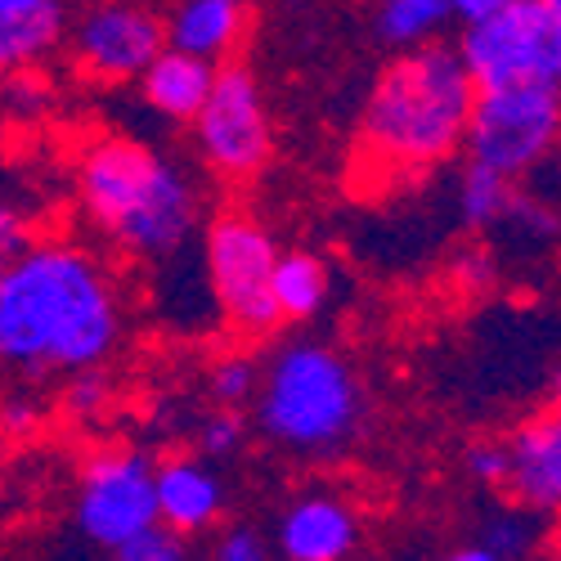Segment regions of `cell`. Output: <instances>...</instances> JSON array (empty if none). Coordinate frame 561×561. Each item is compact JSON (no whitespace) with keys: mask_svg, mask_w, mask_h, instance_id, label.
<instances>
[{"mask_svg":"<svg viewBox=\"0 0 561 561\" xmlns=\"http://www.w3.org/2000/svg\"><path fill=\"white\" fill-rule=\"evenodd\" d=\"M113 561H194V557H190V539L153 522L149 530H139L135 539L113 548Z\"/></svg>","mask_w":561,"mask_h":561,"instance_id":"obj_26","label":"cell"},{"mask_svg":"<svg viewBox=\"0 0 561 561\" xmlns=\"http://www.w3.org/2000/svg\"><path fill=\"white\" fill-rule=\"evenodd\" d=\"M243 445H248V417H243V409L216 404L198 423V454L207 462H225L233 454H243Z\"/></svg>","mask_w":561,"mask_h":561,"instance_id":"obj_24","label":"cell"},{"mask_svg":"<svg viewBox=\"0 0 561 561\" xmlns=\"http://www.w3.org/2000/svg\"><path fill=\"white\" fill-rule=\"evenodd\" d=\"M507 445V499L530 507L535 517H552L561 507V413L543 409L512 427Z\"/></svg>","mask_w":561,"mask_h":561,"instance_id":"obj_11","label":"cell"},{"mask_svg":"<svg viewBox=\"0 0 561 561\" xmlns=\"http://www.w3.org/2000/svg\"><path fill=\"white\" fill-rule=\"evenodd\" d=\"M477 85L454 45L427 41L396 55L359 117L364 162L382 175H423L462 149Z\"/></svg>","mask_w":561,"mask_h":561,"instance_id":"obj_2","label":"cell"},{"mask_svg":"<svg viewBox=\"0 0 561 561\" xmlns=\"http://www.w3.org/2000/svg\"><path fill=\"white\" fill-rule=\"evenodd\" d=\"M278 243L274 233L252 211H220L207 225L203 261H207V284L220 306V314L239 329L243 337H270L278 323V306L270 297V274H274Z\"/></svg>","mask_w":561,"mask_h":561,"instance_id":"obj_7","label":"cell"},{"mask_svg":"<svg viewBox=\"0 0 561 561\" xmlns=\"http://www.w3.org/2000/svg\"><path fill=\"white\" fill-rule=\"evenodd\" d=\"M499 274H503V261H499L494 248L472 243V248H458V252L449 256V284H454L462 297L490 293V288L499 284Z\"/></svg>","mask_w":561,"mask_h":561,"instance_id":"obj_25","label":"cell"},{"mask_svg":"<svg viewBox=\"0 0 561 561\" xmlns=\"http://www.w3.org/2000/svg\"><path fill=\"white\" fill-rule=\"evenodd\" d=\"M490 229L503 233V243L526 248L530 256H539V252H548L552 239H557V211H552V203H539V198L526 194V190H512L503 216H499Z\"/></svg>","mask_w":561,"mask_h":561,"instance_id":"obj_20","label":"cell"},{"mask_svg":"<svg viewBox=\"0 0 561 561\" xmlns=\"http://www.w3.org/2000/svg\"><path fill=\"white\" fill-rule=\"evenodd\" d=\"M167 45L158 10L135 0H100L72 27V59L95 81H135Z\"/></svg>","mask_w":561,"mask_h":561,"instance_id":"obj_10","label":"cell"},{"mask_svg":"<svg viewBox=\"0 0 561 561\" xmlns=\"http://www.w3.org/2000/svg\"><path fill=\"white\" fill-rule=\"evenodd\" d=\"M72 522L85 543L104 552L122 548L158 522L153 507V458L130 445H104L81 458Z\"/></svg>","mask_w":561,"mask_h":561,"instance_id":"obj_8","label":"cell"},{"mask_svg":"<svg viewBox=\"0 0 561 561\" xmlns=\"http://www.w3.org/2000/svg\"><path fill=\"white\" fill-rule=\"evenodd\" d=\"M77 198L90 225L130 261L184 252L203 211L190 171L130 135H104L81 149Z\"/></svg>","mask_w":561,"mask_h":561,"instance_id":"obj_3","label":"cell"},{"mask_svg":"<svg viewBox=\"0 0 561 561\" xmlns=\"http://www.w3.org/2000/svg\"><path fill=\"white\" fill-rule=\"evenodd\" d=\"M126 337L113 270L72 239H32L0 274V368L23 382L104 368Z\"/></svg>","mask_w":561,"mask_h":561,"instance_id":"obj_1","label":"cell"},{"mask_svg":"<svg viewBox=\"0 0 561 561\" xmlns=\"http://www.w3.org/2000/svg\"><path fill=\"white\" fill-rule=\"evenodd\" d=\"M158 526L175 535H203L225 517V481L203 454H171L153 462Z\"/></svg>","mask_w":561,"mask_h":561,"instance_id":"obj_13","label":"cell"},{"mask_svg":"<svg viewBox=\"0 0 561 561\" xmlns=\"http://www.w3.org/2000/svg\"><path fill=\"white\" fill-rule=\"evenodd\" d=\"M167 45L184 55H198L207 64H225L239 50L248 32V5L243 0H180L171 19H162Z\"/></svg>","mask_w":561,"mask_h":561,"instance_id":"obj_14","label":"cell"},{"mask_svg":"<svg viewBox=\"0 0 561 561\" xmlns=\"http://www.w3.org/2000/svg\"><path fill=\"white\" fill-rule=\"evenodd\" d=\"M445 561H503V557H494L485 543H462V548H454Z\"/></svg>","mask_w":561,"mask_h":561,"instance_id":"obj_32","label":"cell"},{"mask_svg":"<svg viewBox=\"0 0 561 561\" xmlns=\"http://www.w3.org/2000/svg\"><path fill=\"white\" fill-rule=\"evenodd\" d=\"M45 400L36 391H10V396H0V436L5 440H27L41 432L45 423Z\"/></svg>","mask_w":561,"mask_h":561,"instance_id":"obj_27","label":"cell"},{"mask_svg":"<svg viewBox=\"0 0 561 561\" xmlns=\"http://www.w3.org/2000/svg\"><path fill=\"white\" fill-rule=\"evenodd\" d=\"M190 126L198 139V158L225 180H252L270 162L274 149L270 108L256 72L239 59L216 64L211 90Z\"/></svg>","mask_w":561,"mask_h":561,"instance_id":"obj_9","label":"cell"},{"mask_svg":"<svg viewBox=\"0 0 561 561\" xmlns=\"http://www.w3.org/2000/svg\"><path fill=\"white\" fill-rule=\"evenodd\" d=\"M449 23V5L445 0H382L378 10V32L387 45L413 50V45H427L445 32Z\"/></svg>","mask_w":561,"mask_h":561,"instance_id":"obj_18","label":"cell"},{"mask_svg":"<svg viewBox=\"0 0 561 561\" xmlns=\"http://www.w3.org/2000/svg\"><path fill=\"white\" fill-rule=\"evenodd\" d=\"M462 467H467V477H472L477 485L503 490V481H507V445L499 436H481V440L467 445Z\"/></svg>","mask_w":561,"mask_h":561,"instance_id":"obj_28","label":"cell"},{"mask_svg":"<svg viewBox=\"0 0 561 561\" xmlns=\"http://www.w3.org/2000/svg\"><path fill=\"white\" fill-rule=\"evenodd\" d=\"M211 561H270V543L256 526H229L216 548H211Z\"/></svg>","mask_w":561,"mask_h":561,"instance_id":"obj_29","label":"cell"},{"mask_svg":"<svg viewBox=\"0 0 561 561\" xmlns=\"http://www.w3.org/2000/svg\"><path fill=\"white\" fill-rule=\"evenodd\" d=\"M256 382H261V364L248 355V351H229L211 364L207 373V391L216 404L225 409H243L252 396H256Z\"/></svg>","mask_w":561,"mask_h":561,"instance_id":"obj_23","label":"cell"},{"mask_svg":"<svg viewBox=\"0 0 561 561\" xmlns=\"http://www.w3.org/2000/svg\"><path fill=\"white\" fill-rule=\"evenodd\" d=\"M32 239H36V229L27 225V216L0 203V274L10 270V261H14Z\"/></svg>","mask_w":561,"mask_h":561,"instance_id":"obj_30","label":"cell"},{"mask_svg":"<svg viewBox=\"0 0 561 561\" xmlns=\"http://www.w3.org/2000/svg\"><path fill=\"white\" fill-rule=\"evenodd\" d=\"M445 5H449V19H458L467 27V23H477V19L494 14V10H503L507 0H445Z\"/></svg>","mask_w":561,"mask_h":561,"instance_id":"obj_31","label":"cell"},{"mask_svg":"<svg viewBox=\"0 0 561 561\" xmlns=\"http://www.w3.org/2000/svg\"><path fill=\"white\" fill-rule=\"evenodd\" d=\"M113 404V378H108V364L104 368H77L64 378L59 391V413L72 417V423H95L104 417Z\"/></svg>","mask_w":561,"mask_h":561,"instance_id":"obj_22","label":"cell"},{"mask_svg":"<svg viewBox=\"0 0 561 561\" xmlns=\"http://www.w3.org/2000/svg\"><path fill=\"white\" fill-rule=\"evenodd\" d=\"M256 427L297 458L329 462L355 445L364 423V387L342 351L323 342H288L261 368Z\"/></svg>","mask_w":561,"mask_h":561,"instance_id":"obj_4","label":"cell"},{"mask_svg":"<svg viewBox=\"0 0 561 561\" xmlns=\"http://www.w3.org/2000/svg\"><path fill=\"white\" fill-rule=\"evenodd\" d=\"M211 77H216V64L162 45V50L149 59V68L139 72L135 81H139V90H145V104H149L153 113H162L167 122L190 126V122L198 117L203 100H207Z\"/></svg>","mask_w":561,"mask_h":561,"instance_id":"obj_16","label":"cell"},{"mask_svg":"<svg viewBox=\"0 0 561 561\" xmlns=\"http://www.w3.org/2000/svg\"><path fill=\"white\" fill-rule=\"evenodd\" d=\"M333 293V274L323 265V256L314 252H278L274 256V274H270V297L278 306L284 323H306L329 306Z\"/></svg>","mask_w":561,"mask_h":561,"instance_id":"obj_17","label":"cell"},{"mask_svg":"<svg viewBox=\"0 0 561 561\" xmlns=\"http://www.w3.org/2000/svg\"><path fill=\"white\" fill-rule=\"evenodd\" d=\"M539 522H543V517H535L530 507L507 503V507H499V512H490V517H485L477 543H485V548H490L494 557H503V561H530L535 548H539V539H543Z\"/></svg>","mask_w":561,"mask_h":561,"instance_id":"obj_21","label":"cell"},{"mask_svg":"<svg viewBox=\"0 0 561 561\" xmlns=\"http://www.w3.org/2000/svg\"><path fill=\"white\" fill-rule=\"evenodd\" d=\"M512 190H517V180H507V175L467 158V167L458 175V216H462V225L467 229H490L503 216Z\"/></svg>","mask_w":561,"mask_h":561,"instance_id":"obj_19","label":"cell"},{"mask_svg":"<svg viewBox=\"0 0 561 561\" xmlns=\"http://www.w3.org/2000/svg\"><path fill=\"white\" fill-rule=\"evenodd\" d=\"M274 548L284 561H351L359 548V512L329 490L301 494L278 517Z\"/></svg>","mask_w":561,"mask_h":561,"instance_id":"obj_12","label":"cell"},{"mask_svg":"<svg viewBox=\"0 0 561 561\" xmlns=\"http://www.w3.org/2000/svg\"><path fill=\"white\" fill-rule=\"evenodd\" d=\"M458 59L477 90L494 85H561V0H507L503 10L467 23Z\"/></svg>","mask_w":561,"mask_h":561,"instance_id":"obj_5","label":"cell"},{"mask_svg":"<svg viewBox=\"0 0 561 561\" xmlns=\"http://www.w3.org/2000/svg\"><path fill=\"white\" fill-rule=\"evenodd\" d=\"M557 135H561V85L522 81V85L477 90L462 130V149L472 162L507 180H526L535 167L552 158Z\"/></svg>","mask_w":561,"mask_h":561,"instance_id":"obj_6","label":"cell"},{"mask_svg":"<svg viewBox=\"0 0 561 561\" xmlns=\"http://www.w3.org/2000/svg\"><path fill=\"white\" fill-rule=\"evenodd\" d=\"M68 36V0H0V77L36 68Z\"/></svg>","mask_w":561,"mask_h":561,"instance_id":"obj_15","label":"cell"}]
</instances>
